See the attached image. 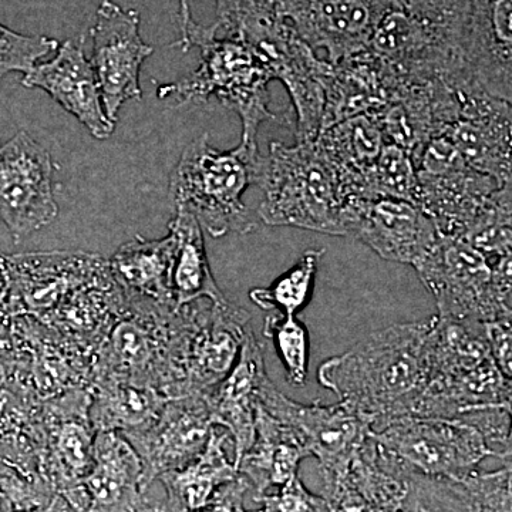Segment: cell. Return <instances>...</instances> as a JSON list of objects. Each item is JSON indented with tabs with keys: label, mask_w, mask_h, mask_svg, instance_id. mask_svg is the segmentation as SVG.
Returning a JSON list of instances; mask_svg holds the SVG:
<instances>
[{
	"label": "cell",
	"mask_w": 512,
	"mask_h": 512,
	"mask_svg": "<svg viewBox=\"0 0 512 512\" xmlns=\"http://www.w3.org/2000/svg\"><path fill=\"white\" fill-rule=\"evenodd\" d=\"M431 318L377 330L323 362L318 380L370 429L413 416L429 376Z\"/></svg>",
	"instance_id": "obj_1"
},
{
	"label": "cell",
	"mask_w": 512,
	"mask_h": 512,
	"mask_svg": "<svg viewBox=\"0 0 512 512\" xmlns=\"http://www.w3.org/2000/svg\"><path fill=\"white\" fill-rule=\"evenodd\" d=\"M259 218L271 227H295L348 237L372 200L365 185L350 177L316 141L285 146L274 141L262 163Z\"/></svg>",
	"instance_id": "obj_2"
},
{
	"label": "cell",
	"mask_w": 512,
	"mask_h": 512,
	"mask_svg": "<svg viewBox=\"0 0 512 512\" xmlns=\"http://www.w3.org/2000/svg\"><path fill=\"white\" fill-rule=\"evenodd\" d=\"M215 2L214 32L247 45L284 83L296 113V143L315 141L322 130L328 60L315 56L269 0Z\"/></svg>",
	"instance_id": "obj_3"
},
{
	"label": "cell",
	"mask_w": 512,
	"mask_h": 512,
	"mask_svg": "<svg viewBox=\"0 0 512 512\" xmlns=\"http://www.w3.org/2000/svg\"><path fill=\"white\" fill-rule=\"evenodd\" d=\"M511 403V379L491 355L484 323L433 316L429 376L413 416L464 419Z\"/></svg>",
	"instance_id": "obj_4"
},
{
	"label": "cell",
	"mask_w": 512,
	"mask_h": 512,
	"mask_svg": "<svg viewBox=\"0 0 512 512\" xmlns=\"http://www.w3.org/2000/svg\"><path fill=\"white\" fill-rule=\"evenodd\" d=\"M194 46L201 49L198 69L180 82L161 86L158 97L161 100L173 97L178 106L217 97L241 119V141L258 144L259 126L275 119V113L269 110L268 92V84L274 77L247 45L217 35L211 26L194 23L181 49L188 52Z\"/></svg>",
	"instance_id": "obj_5"
},
{
	"label": "cell",
	"mask_w": 512,
	"mask_h": 512,
	"mask_svg": "<svg viewBox=\"0 0 512 512\" xmlns=\"http://www.w3.org/2000/svg\"><path fill=\"white\" fill-rule=\"evenodd\" d=\"M264 157L258 144L241 141L235 150L218 151L204 134L185 148L171 177L175 208L192 212L211 237L247 234L255 227L242 197L258 185Z\"/></svg>",
	"instance_id": "obj_6"
},
{
	"label": "cell",
	"mask_w": 512,
	"mask_h": 512,
	"mask_svg": "<svg viewBox=\"0 0 512 512\" xmlns=\"http://www.w3.org/2000/svg\"><path fill=\"white\" fill-rule=\"evenodd\" d=\"M512 258L493 261L461 239L441 235L413 266L436 298L437 315L473 322L512 319Z\"/></svg>",
	"instance_id": "obj_7"
},
{
	"label": "cell",
	"mask_w": 512,
	"mask_h": 512,
	"mask_svg": "<svg viewBox=\"0 0 512 512\" xmlns=\"http://www.w3.org/2000/svg\"><path fill=\"white\" fill-rule=\"evenodd\" d=\"M417 178V204L443 237L463 239L495 208L511 202L512 187L473 170L443 136L431 138L424 148Z\"/></svg>",
	"instance_id": "obj_8"
},
{
	"label": "cell",
	"mask_w": 512,
	"mask_h": 512,
	"mask_svg": "<svg viewBox=\"0 0 512 512\" xmlns=\"http://www.w3.org/2000/svg\"><path fill=\"white\" fill-rule=\"evenodd\" d=\"M251 315L231 302L208 299L177 312L174 370L181 396L205 394L237 363Z\"/></svg>",
	"instance_id": "obj_9"
},
{
	"label": "cell",
	"mask_w": 512,
	"mask_h": 512,
	"mask_svg": "<svg viewBox=\"0 0 512 512\" xmlns=\"http://www.w3.org/2000/svg\"><path fill=\"white\" fill-rule=\"evenodd\" d=\"M370 431L387 453L421 476L458 483L495 457L483 434L461 419L403 416Z\"/></svg>",
	"instance_id": "obj_10"
},
{
	"label": "cell",
	"mask_w": 512,
	"mask_h": 512,
	"mask_svg": "<svg viewBox=\"0 0 512 512\" xmlns=\"http://www.w3.org/2000/svg\"><path fill=\"white\" fill-rule=\"evenodd\" d=\"M55 170L49 151L26 131L0 147V222L16 244L56 220Z\"/></svg>",
	"instance_id": "obj_11"
},
{
	"label": "cell",
	"mask_w": 512,
	"mask_h": 512,
	"mask_svg": "<svg viewBox=\"0 0 512 512\" xmlns=\"http://www.w3.org/2000/svg\"><path fill=\"white\" fill-rule=\"evenodd\" d=\"M313 52L329 63L366 49L384 16L400 0H269Z\"/></svg>",
	"instance_id": "obj_12"
},
{
	"label": "cell",
	"mask_w": 512,
	"mask_h": 512,
	"mask_svg": "<svg viewBox=\"0 0 512 512\" xmlns=\"http://www.w3.org/2000/svg\"><path fill=\"white\" fill-rule=\"evenodd\" d=\"M94 73L100 84L106 116L119 120L121 106L141 100L140 72L154 49L140 35V13L103 0L92 28Z\"/></svg>",
	"instance_id": "obj_13"
},
{
	"label": "cell",
	"mask_w": 512,
	"mask_h": 512,
	"mask_svg": "<svg viewBox=\"0 0 512 512\" xmlns=\"http://www.w3.org/2000/svg\"><path fill=\"white\" fill-rule=\"evenodd\" d=\"M460 60L464 82L512 101V0H461Z\"/></svg>",
	"instance_id": "obj_14"
},
{
	"label": "cell",
	"mask_w": 512,
	"mask_h": 512,
	"mask_svg": "<svg viewBox=\"0 0 512 512\" xmlns=\"http://www.w3.org/2000/svg\"><path fill=\"white\" fill-rule=\"evenodd\" d=\"M212 426L214 421L204 394H188L168 399L147 426L121 433L141 458L144 490L161 474L180 470L200 456Z\"/></svg>",
	"instance_id": "obj_15"
},
{
	"label": "cell",
	"mask_w": 512,
	"mask_h": 512,
	"mask_svg": "<svg viewBox=\"0 0 512 512\" xmlns=\"http://www.w3.org/2000/svg\"><path fill=\"white\" fill-rule=\"evenodd\" d=\"M258 404L302 434L309 454L318 458L322 478L342 473L370 433L369 424L343 404L293 402L269 379L262 386Z\"/></svg>",
	"instance_id": "obj_16"
},
{
	"label": "cell",
	"mask_w": 512,
	"mask_h": 512,
	"mask_svg": "<svg viewBox=\"0 0 512 512\" xmlns=\"http://www.w3.org/2000/svg\"><path fill=\"white\" fill-rule=\"evenodd\" d=\"M511 123V103L483 90L463 89L456 119L437 136L447 138L473 170L512 187Z\"/></svg>",
	"instance_id": "obj_17"
},
{
	"label": "cell",
	"mask_w": 512,
	"mask_h": 512,
	"mask_svg": "<svg viewBox=\"0 0 512 512\" xmlns=\"http://www.w3.org/2000/svg\"><path fill=\"white\" fill-rule=\"evenodd\" d=\"M90 392L73 390L46 406V434L37 471L56 494L82 483L93 466L96 431L89 419Z\"/></svg>",
	"instance_id": "obj_18"
},
{
	"label": "cell",
	"mask_w": 512,
	"mask_h": 512,
	"mask_svg": "<svg viewBox=\"0 0 512 512\" xmlns=\"http://www.w3.org/2000/svg\"><path fill=\"white\" fill-rule=\"evenodd\" d=\"M22 86L45 90L97 140H106L113 134L116 123L106 116L99 80L92 62L84 55L82 43L66 40L52 60L37 63L25 73Z\"/></svg>",
	"instance_id": "obj_19"
},
{
	"label": "cell",
	"mask_w": 512,
	"mask_h": 512,
	"mask_svg": "<svg viewBox=\"0 0 512 512\" xmlns=\"http://www.w3.org/2000/svg\"><path fill=\"white\" fill-rule=\"evenodd\" d=\"M352 235L380 258L412 266L419 264L441 237L419 204L390 197L367 201Z\"/></svg>",
	"instance_id": "obj_20"
},
{
	"label": "cell",
	"mask_w": 512,
	"mask_h": 512,
	"mask_svg": "<svg viewBox=\"0 0 512 512\" xmlns=\"http://www.w3.org/2000/svg\"><path fill=\"white\" fill-rule=\"evenodd\" d=\"M403 80L366 49L330 63L320 133L350 117H376Z\"/></svg>",
	"instance_id": "obj_21"
},
{
	"label": "cell",
	"mask_w": 512,
	"mask_h": 512,
	"mask_svg": "<svg viewBox=\"0 0 512 512\" xmlns=\"http://www.w3.org/2000/svg\"><path fill=\"white\" fill-rule=\"evenodd\" d=\"M268 379L264 350L249 328L231 372L204 394L212 421L227 429L234 440L237 466L254 441L259 393Z\"/></svg>",
	"instance_id": "obj_22"
},
{
	"label": "cell",
	"mask_w": 512,
	"mask_h": 512,
	"mask_svg": "<svg viewBox=\"0 0 512 512\" xmlns=\"http://www.w3.org/2000/svg\"><path fill=\"white\" fill-rule=\"evenodd\" d=\"M144 468L137 451L119 431H97L93 466L83 478L87 512H134L146 501Z\"/></svg>",
	"instance_id": "obj_23"
},
{
	"label": "cell",
	"mask_w": 512,
	"mask_h": 512,
	"mask_svg": "<svg viewBox=\"0 0 512 512\" xmlns=\"http://www.w3.org/2000/svg\"><path fill=\"white\" fill-rule=\"evenodd\" d=\"M306 457L311 454L302 434L258 404L254 441L237 466L238 473L248 481L255 495L282 487L298 476L299 466Z\"/></svg>",
	"instance_id": "obj_24"
},
{
	"label": "cell",
	"mask_w": 512,
	"mask_h": 512,
	"mask_svg": "<svg viewBox=\"0 0 512 512\" xmlns=\"http://www.w3.org/2000/svg\"><path fill=\"white\" fill-rule=\"evenodd\" d=\"M174 237H137L121 245L109 261L110 274L128 302L175 312L171 296Z\"/></svg>",
	"instance_id": "obj_25"
},
{
	"label": "cell",
	"mask_w": 512,
	"mask_h": 512,
	"mask_svg": "<svg viewBox=\"0 0 512 512\" xmlns=\"http://www.w3.org/2000/svg\"><path fill=\"white\" fill-rule=\"evenodd\" d=\"M231 434L218 424L211 429L204 451L180 470L168 471L157 478L163 484V512H191L208 504L222 485L239 476Z\"/></svg>",
	"instance_id": "obj_26"
},
{
	"label": "cell",
	"mask_w": 512,
	"mask_h": 512,
	"mask_svg": "<svg viewBox=\"0 0 512 512\" xmlns=\"http://www.w3.org/2000/svg\"><path fill=\"white\" fill-rule=\"evenodd\" d=\"M168 228L174 237L171 266L174 311L178 312L183 306L201 299L214 303L228 302L212 275L204 234L195 215L183 207H177Z\"/></svg>",
	"instance_id": "obj_27"
},
{
	"label": "cell",
	"mask_w": 512,
	"mask_h": 512,
	"mask_svg": "<svg viewBox=\"0 0 512 512\" xmlns=\"http://www.w3.org/2000/svg\"><path fill=\"white\" fill-rule=\"evenodd\" d=\"M167 397L146 384L113 377H93L89 419L94 431H130L147 426L161 412Z\"/></svg>",
	"instance_id": "obj_28"
},
{
	"label": "cell",
	"mask_w": 512,
	"mask_h": 512,
	"mask_svg": "<svg viewBox=\"0 0 512 512\" xmlns=\"http://www.w3.org/2000/svg\"><path fill=\"white\" fill-rule=\"evenodd\" d=\"M315 141L345 173L370 192L369 175L386 144L382 128L373 117L356 116L340 121L322 131Z\"/></svg>",
	"instance_id": "obj_29"
},
{
	"label": "cell",
	"mask_w": 512,
	"mask_h": 512,
	"mask_svg": "<svg viewBox=\"0 0 512 512\" xmlns=\"http://www.w3.org/2000/svg\"><path fill=\"white\" fill-rule=\"evenodd\" d=\"M325 249H308L299 261L268 288H255L249 299L264 311L296 315L311 298L313 282Z\"/></svg>",
	"instance_id": "obj_30"
},
{
	"label": "cell",
	"mask_w": 512,
	"mask_h": 512,
	"mask_svg": "<svg viewBox=\"0 0 512 512\" xmlns=\"http://www.w3.org/2000/svg\"><path fill=\"white\" fill-rule=\"evenodd\" d=\"M369 190L375 198L390 197L417 204L419 178L412 156L394 144H384L369 175Z\"/></svg>",
	"instance_id": "obj_31"
},
{
	"label": "cell",
	"mask_w": 512,
	"mask_h": 512,
	"mask_svg": "<svg viewBox=\"0 0 512 512\" xmlns=\"http://www.w3.org/2000/svg\"><path fill=\"white\" fill-rule=\"evenodd\" d=\"M264 335L274 342L278 355L293 386H305L308 379V330L295 315L274 312L266 316Z\"/></svg>",
	"instance_id": "obj_32"
},
{
	"label": "cell",
	"mask_w": 512,
	"mask_h": 512,
	"mask_svg": "<svg viewBox=\"0 0 512 512\" xmlns=\"http://www.w3.org/2000/svg\"><path fill=\"white\" fill-rule=\"evenodd\" d=\"M399 512H470L456 481L421 476L410 471Z\"/></svg>",
	"instance_id": "obj_33"
},
{
	"label": "cell",
	"mask_w": 512,
	"mask_h": 512,
	"mask_svg": "<svg viewBox=\"0 0 512 512\" xmlns=\"http://www.w3.org/2000/svg\"><path fill=\"white\" fill-rule=\"evenodd\" d=\"M458 484L466 495L470 512H512L511 464H504L500 470L488 473L474 471Z\"/></svg>",
	"instance_id": "obj_34"
},
{
	"label": "cell",
	"mask_w": 512,
	"mask_h": 512,
	"mask_svg": "<svg viewBox=\"0 0 512 512\" xmlns=\"http://www.w3.org/2000/svg\"><path fill=\"white\" fill-rule=\"evenodd\" d=\"M59 46L56 39L22 35L0 23V79L12 72L28 73L40 59L56 52Z\"/></svg>",
	"instance_id": "obj_35"
},
{
	"label": "cell",
	"mask_w": 512,
	"mask_h": 512,
	"mask_svg": "<svg viewBox=\"0 0 512 512\" xmlns=\"http://www.w3.org/2000/svg\"><path fill=\"white\" fill-rule=\"evenodd\" d=\"M258 510L249 512H332L322 495L311 493L296 476L276 493L255 495Z\"/></svg>",
	"instance_id": "obj_36"
},
{
	"label": "cell",
	"mask_w": 512,
	"mask_h": 512,
	"mask_svg": "<svg viewBox=\"0 0 512 512\" xmlns=\"http://www.w3.org/2000/svg\"><path fill=\"white\" fill-rule=\"evenodd\" d=\"M484 329L495 363L508 379H512L511 319L484 323Z\"/></svg>",
	"instance_id": "obj_37"
},
{
	"label": "cell",
	"mask_w": 512,
	"mask_h": 512,
	"mask_svg": "<svg viewBox=\"0 0 512 512\" xmlns=\"http://www.w3.org/2000/svg\"><path fill=\"white\" fill-rule=\"evenodd\" d=\"M251 490V485L239 474L231 483L222 485L208 504L191 512H249L245 508V495Z\"/></svg>",
	"instance_id": "obj_38"
},
{
	"label": "cell",
	"mask_w": 512,
	"mask_h": 512,
	"mask_svg": "<svg viewBox=\"0 0 512 512\" xmlns=\"http://www.w3.org/2000/svg\"><path fill=\"white\" fill-rule=\"evenodd\" d=\"M194 20H192L190 0H180V30L181 37L178 40L177 45L183 47L185 40H187L188 32H190L192 26H194Z\"/></svg>",
	"instance_id": "obj_39"
},
{
	"label": "cell",
	"mask_w": 512,
	"mask_h": 512,
	"mask_svg": "<svg viewBox=\"0 0 512 512\" xmlns=\"http://www.w3.org/2000/svg\"><path fill=\"white\" fill-rule=\"evenodd\" d=\"M134 512H163V510H161V504L150 503L146 498V501Z\"/></svg>",
	"instance_id": "obj_40"
},
{
	"label": "cell",
	"mask_w": 512,
	"mask_h": 512,
	"mask_svg": "<svg viewBox=\"0 0 512 512\" xmlns=\"http://www.w3.org/2000/svg\"><path fill=\"white\" fill-rule=\"evenodd\" d=\"M16 512H36V510L35 511H16Z\"/></svg>",
	"instance_id": "obj_41"
}]
</instances>
